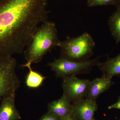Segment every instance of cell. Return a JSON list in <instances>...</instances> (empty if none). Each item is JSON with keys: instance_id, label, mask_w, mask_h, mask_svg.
Returning a JSON list of instances; mask_svg holds the SVG:
<instances>
[{"instance_id": "cell-18", "label": "cell", "mask_w": 120, "mask_h": 120, "mask_svg": "<svg viewBox=\"0 0 120 120\" xmlns=\"http://www.w3.org/2000/svg\"><path fill=\"white\" fill-rule=\"evenodd\" d=\"M118 0V6H120V0Z\"/></svg>"}, {"instance_id": "cell-12", "label": "cell", "mask_w": 120, "mask_h": 120, "mask_svg": "<svg viewBox=\"0 0 120 120\" xmlns=\"http://www.w3.org/2000/svg\"><path fill=\"white\" fill-rule=\"evenodd\" d=\"M31 63L27 62L22 65V67H26L29 70L26 79V86L30 88H37L41 85L46 77L33 71L31 68Z\"/></svg>"}, {"instance_id": "cell-14", "label": "cell", "mask_w": 120, "mask_h": 120, "mask_svg": "<svg viewBox=\"0 0 120 120\" xmlns=\"http://www.w3.org/2000/svg\"><path fill=\"white\" fill-rule=\"evenodd\" d=\"M87 4L88 7H93L99 6L118 5V0H87Z\"/></svg>"}, {"instance_id": "cell-13", "label": "cell", "mask_w": 120, "mask_h": 120, "mask_svg": "<svg viewBox=\"0 0 120 120\" xmlns=\"http://www.w3.org/2000/svg\"><path fill=\"white\" fill-rule=\"evenodd\" d=\"M112 13L108 20V25L111 34L116 43L120 42V6Z\"/></svg>"}, {"instance_id": "cell-19", "label": "cell", "mask_w": 120, "mask_h": 120, "mask_svg": "<svg viewBox=\"0 0 120 120\" xmlns=\"http://www.w3.org/2000/svg\"><path fill=\"white\" fill-rule=\"evenodd\" d=\"M90 120H95V119L94 118V117H93V118H92V119H90Z\"/></svg>"}, {"instance_id": "cell-1", "label": "cell", "mask_w": 120, "mask_h": 120, "mask_svg": "<svg viewBox=\"0 0 120 120\" xmlns=\"http://www.w3.org/2000/svg\"><path fill=\"white\" fill-rule=\"evenodd\" d=\"M47 0H0V57L22 53L41 23Z\"/></svg>"}, {"instance_id": "cell-17", "label": "cell", "mask_w": 120, "mask_h": 120, "mask_svg": "<svg viewBox=\"0 0 120 120\" xmlns=\"http://www.w3.org/2000/svg\"><path fill=\"white\" fill-rule=\"evenodd\" d=\"M60 120H77L71 113L60 118Z\"/></svg>"}, {"instance_id": "cell-20", "label": "cell", "mask_w": 120, "mask_h": 120, "mask_svg": "<svg viewBox=\"0 0 120 120\" xmlns=\"http://www.w3.org/2000/svg\"></svg>"}, {"instance_id": "cell-9", "label": "cell", "mask_w": 120, "mask_h": 120, "mask_svg": "<svg viewBox=\"0 0 120 120\" xmlns=\"http://www.w3.org/2000/svg\"><path fill=\"white\" fill-rule=\"evenodd\" d=\"M15 95L5 97L1 99L0 106V120H18L21 116L16 108Z\"/></svg>"}, {"instance_id": "cell-3", "label": "cell", "mask_w": 120, "mask_h": 120, "mask_svg": "<svg viewBox=\"0 0 120 120\" xmlns=\"http://www.w3.org/2000/svg\"><path fill=\"white\" fill-rule=\"evenodd\" d=\"M95 45L92 36L87 32L75 38L68 37L61 41L60 57L79 62L86 61L94 54Z\"/></svg>"}, {"instance_id": "cell-15", "label": "cell", "mask_w": 120, "mask_h": 120, "mask_svg": "<svg viewBox=\"0 0 120 120\" xmlns=\"http://www.w3.org/2000/svg\"><path fill=\"white\" fill-rule=\"evenodd\" d=\"M60 118L48 112L42 116L39 120H60Z\"/></svg>"}, {"instance_id": "cell-5", "label": "cell", "mask_w": 120, "mask_h": 120, "mask_svg": "<svg viewBox=\"0 0 120 120\" xmlns=\"http://www.w3.org/2000/svg\"><path fill=\"white\" fill-rule=\"evenodd\" d=\"M101 57L100 56L83 62L60 57L49 63L47 66L50 67L52 71L55 72L57 77L63 79L67 76L89 73L94 67L97 66L100 62L99 60Z\"/></svg>"}, {"instance_id": "cell-2", "label": "cell", "mask_w": 120, "mask_h": 120, "mask_svg": "<svg viewBox=\"0 0 120 120\" xmlns=\"http://www.w3.org/2000/svg\"><path fill=\"white\" fill-rule=\"evenodd\" d=\"M60 42L54 23L48 20L44 22L37 28L24 51L27 62L38 63L45 54L59 47Z\"/></svg>"}, {"instance_id": "cell-16", "label": "cell", "mask_w": 120, "mask_h": 120, "mask_svg": "<svg viewBox=\"0 0 120 120\" xmlns=\"http://www.w3.org/2000/svg\"><path fill=\"white\" fill-rule=\"evenodd\" d=\"M107 109H116L120 110V96L118 97V100L116 103L108 106Z\"/></svg>"}, {"instance_id": "cell-11", "label": "cell", "mask_w": 120, "mask_h": 120, "mask_svg": "<svg viewBox=\"0 0 120 120\" xmlns=\"http://www.w3.org/2000/svg\"><path fill=\"white\" fill-rule=\"evenodd\" d=\"M102 73V76L112 79L120 75V53L113 58H109L104 62H99L97 65Z\"/></svg>"}, {"instance_id": "cell-10", "label": "cell", "mask_w": 120, "mask_h": 120, "mask_svg": "<svg viewBox=\"0 0 120 120\" xmlns=\"http://www.w3.org/2000/svg\"><path fill=\"white\" fill-rule=\"evenodd\" d=\"M72 104L63 94L61 98L48 105V112L59 118L71 113Z\"/></svg>"}, {"instance_id": "cell-4", "label": "cell", "mask_w": 120, "mask_h": 120, "mask_svg": "<svg viewBox=\"0 0 120 120\" xmlns=\"http://www.w3.org/2000/svg\"><path fill=\"white\" fill-rule=\"evenodd\" d=\"M17 61L12 56L0 57V99L15 95L20 86L16 73Z\"/></svg>"}, {"instance_id": "cell-7", "label": "cell", "mask_w": 120, "mask_h": 120, "mask_svg": "<svg viewBox=\"0 0 120 120\" xmlns=\"http://www.w3.org/2000/svg\"><path fill=\"white\" fill-rule=\"evenodd\" d=\"M72 104L71 113L77 120H90L92 119L98 109L96 101L86 98Z\"/></svg>"}, {"instance_id": "cell-6", "label": "cell", "mask_w": 120, "mask_h": 120, "mask_svg": "<svg viewBox=\"0 0 120 120\" xmlns=\"http://www.w3.org/2000/svg\"><path fill=\"white\" fill-rule=\"evenodd\" d=\"M90 81L80 79L76 76L64 77L61 84L63 94L72 103L85 98Z\"/></svg>"}, {"instance_id": "cell-8", "label": "cell", "mask_w": 120, "mask_h": 120, "mask_svg": "<svg viewBox=\"0 0 120 120\" xmlns=\"http://www.w3.org/2000/svg\"><path fill=\"white\" fill-rule=\"evenodd\" d=\"M112 79L102 76L90 82L86 98L96 101L99 96L107 90L113 84Z\"/></svg>"}]
</instances>
